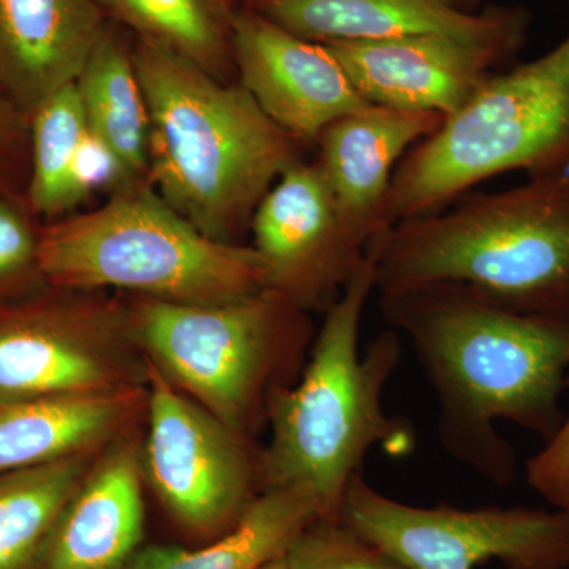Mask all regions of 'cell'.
Here are the masks:
<instances>
[{
	"mask_svg": "<svg viewBox=\"0 0 569 569\" xmlns=\"http://www.w3.org/2000/svg\"><path fill=\"white\" fill-rule=\"evenodd\" d=\"M134 69L149 118L148 181L183 219L217 241L252 222L298 141L241 84L138 40Z\"/></svg>",
	"mask_w": 569,
	"mask_h": 569,
	"instance_id": "cell-3",
	"label": "cell"
},
{
	"mask_svg": "<svg viewBox=\"0 0 569 569\" xmlns=\"http://www.w3.org/2000/svg\"><path fill=\"white\" fill-rule=\"evenodd\" d=\"M129 321L142 356L246 437L301 376L316 337L306 310L268 288L216 305L137 298Z\"/></svg>",
	"mask_w": 569,
	"mask_h": 569,
	"instance_id": "cell-7",
	"label": "cell"
},
{
	"mask_svg": "<svg viewBox=\"0 0 569 569\" xmlns=\"http://www.w3.org/2000/svg\"><path fill=\"white\" fill-rule=\"evenodd\" d=\"M250 227L266 288L306 312L335 305L367 257L317 162L290 164L258 204Z\"/></svg>",
	"mask_w": 569,
	"mask_h": 569,
	"instance_id": "cell-11",
	"label": "cell"
},
{
	"mask_svg": "<svg viewBox=\"0 0 569 569\" xmlns=\"http://www.w3.org/2000/svg\"><path fill=\"white\" fill-rule=\"evenodd\" d=\"M440 2L448 3V6L456 7V9H458V3L468 2V0H440Z\"/></svg>",
	"mask_w": 569,
	"mask_h": 569,
	"instance_id": "cell-28",
	"label": "cell"
},
{
	"mask_svg": "<svg viewBox=\"0 0 569 569\" xmlns=\"http://www.w3.org/2000/svg\"><path fill=\"white\" fill-rule=\"evenodd\" d=\"M100 451L0 475V569H39L63 508Z\"/></svg>",
	"mask_w": 569,
	"mask_h": 569,
	"instance_id": "cell-22",
	"label": "cell"
},
{
	"mask_svg": "<svg viewBox=\"0 0 569 569\" xmlns=\"http://www.w3.org/2000/svg\"><path fill=\"white\" fill-rule=\"evenodd\" d=\"M141 387L0 402V475L102 451L146 411Z\"/></svg>",
	"mask_w": 569,
	"mask_h": 569,
	"instance_id": "cell-18",
	"label": "cell"
},
{
	"mask_svg": "<svg viewBox=\"0 0 569 569\" xmlns=\"http://www.w3.org/2000/svg\"><path fill=\"white\" fill-rule=\"evenodd\" d=\"M40 274L62 290L216 305L266 288L252 246L217 241L164 203L149 182L127 183L96 211L40 236Z\"/></svg>",
	"mask_w": 569,
	"mask_h": 569,
	"instance_id": "cell-5",
	"label": "cell"
},
{
	"mask_svg": "<svg viewBox=\"0 0 569 569\" xmlns=\"http://www.w3.org/2000/svg\"><path fill=\"white\" fill-rule=\"evenodd\" d=\"M369 250L377 290L462 284L520 316L569 320V170L402 220Z\"/></svg>",
	"mask_w": 569,
	"mask_h": 569,
	"instance_id": "cell-4",
	"label": "cell"
},
{
	"mask_svg": "<svg viewBox=\"0 0 569 569\" xmlns=\"http://www.w3.org/2000/svg\"><path fill=\"white\" fill-rule=\"evenodd\" d=\"M146 385L129 306L99 291L0 309V402Z\"/></svg>",
	"mask_w": 569,
	"mask_h": 569,
	"instance_id": "cell-9",
	"label": "cell"
},
{
	"mask_svg": "<svg viewBox=\"0 0 569 569\" xmlns=\"http://www.w3.org/2000/svg\"><path fill=\"white\" fill-rule=\"evenodd\" d=\"M377 290L376 261L365 263L313 337L301 376L269 402V443L260 455L261 489H302L312 493L325 519L339 520L348 486L365 473L373 449L406 458L417 432L402 417L385 410V391L403 351L395 329L380 332L362 353L361 321Z\"/></svg>",
	"mask_w": 569,
	"mask_h": 569,
	"instance_id": "cell-2",
	"label": "cell"
},
{
	"mask_svg": "<svg viewBox=\"0 0 569 569\" xmlns=\"http://www.w3.org/2000/svg\"><path fill=\"white\" fill-rule=\"evenodd\" d=\"M288 569H408L340 520L320 519L284 553Z\"/></svg>",
	"mask_w": 569,
	"mask_h": 569,
	"instance_id": "cell-24",
	"label": "cell"
},
{
	"mask_svg": "<svg viewBox=\"0 0 569 569\" xmlns=\"http://www.w3.org/2000/svg\"><path fill=\"white\" fill-rule=\"evenodd\" d=\"M569 170V36L553 50L492 73L397 167L389 227L447 209L508 171Z\"/></svg>",
	"mask_w": 569,
	"mask_h": 569,
	"instance_id": "cell-6",
	"label": "cell"
},
{
	"mask_svg": "<svg viewBox=\"0 0 569 569\" xmlns=\"http://www.w3.org/2000/svg\"><path fill=\"white\" fill-rule=\"evenodd\" d=\"M323 509L302 489H264L212 545L200 549L148 546L127 569H258L288 552Z\"/></svg>",
	"mask_w": 569,
	"mask_h": 569,
	"instance_id": "cell-20",
	"label": "cell"
},
{
	"mask_svg": "<svg viewBox=\"0 0 569 569\" xmlns=\"http://www.w3.org/2000/svg\"><path fill=\"white\" fill-rule=\"evenodd\" d=\"M389 328L406 337L437 399L449 458L496 486L515 481L511 425L548 441L565 413L569 320L520 316L455 283L378 288Z\"/></svg>",
	"mask_w": 569,
	"mask_h": 569,
	"instance_id": "cell-1",
	"label": "cell"
},
{
	"mask_svg": "<svg viewBox=\"0 0 569 569\" xmlns=\"http://www.w3.org/2000/svg\"><path fill=\"white\" fill-rule=\"evenodd\" d=\"M142 456L132 433L99 452L52 530L39 569H127L144 535Z\"/></svg>",
	"mask_w": 569,
	"mask_h": 569,
	"instance_id": "cell-16",
	"label": "cell"
},
{
	"mask_svg": "<svg viewBox=\"0 0 569 569\" xmlns=\"http://www.w3.org/2000/svg\"><path fill=\"white\" fill-rule=\"evenodd\" d=\"M144 369V478L186 529L201 535L230 529L261 489V452L174 387L146 356Z\"/></svg>",
	"mask_w": 569,
	"mask_h": 569,
	"instance_id": "cell-10",
	"label": "cell"
},
{
	"mask_svg": "<svg viewBox=\"0 0 569 569\" xmlns=\"http://www.w3.org/2000/svg\"><path fill=\"white\" fill-rule=\"evenodd\" d=\"M337 519L408 569H569V512L425 508L385 496L358 475Z\"/></svg>",
	"mask_w": 569,
	"mask_h": 569,
	"instance_id": "cell-8",
	"label": "cell"
},
{
	"mask_svg": "<svg viewBox=\"0 0 569 569\" xmlns=\"http://www.w3.org/2000/svg\"><path fill=\"white\" fill-rule=\"evenodd\" d=\"M250 2H252V0H250Z\"/></svg>",
	"mask_w": 569,
	"mask_h": 569,
	"instance_id": "cell-29",
	"label": "cell"
},
{
	"mask_svg": "<svg viewBox=\"0 0 569 569\" xmlns=\"http://www.w3.org/2000/svg\"><path fill=\"white\" fill-rule=\"evenodd\" d=\"M86 122L126 183L149 182V118L133 52L107 29L74 81Z\"/></svg>",
	"mask_w": 569,
	"mask_h": 569,
	"instance_id": "cell-21",
	"label": "cell"
},
{
	"mask_svg": "<svg viewBox=\"0 0 569 569\" xmlns=\"http://www.w3.org/2000/svg\"><path fill=\"white\" fill-rule=\"evenodd\" d=\"M250 9L317 43L445 36L512 58L522 47L527 14H475L440 0H252Z\"/></svg>",
	"mask_w": 569,
	"mask_h": 569,
	"instance_id": "cell-13",
	"label": "cell"
},
{
	"mask_svg": "<svg viewBox=\"0 0 569 569\" xmlns=\"http://www.w3.org/2000/svg\"><path fill=\"white\" fill-rule=\"evenodd\" d=\"M362 99L396 110L451 114L481 88L500 52L445 36L328 43Z\"/></svg>",
	"mask_w": 569,
	"mask_h": 569,
	"instance_id": "cell-14",
	"label": "cell"
},
{
	"mask_svg": "<svg viewBox=\"0 0 569 569\" xmlns=\"http://www.w3.org/2000/svg\"><path fill=\"white\" fill-rule=\"evenodd\" d=\"M104 31L97 0H0V88L36 111L77 81Z\"/></svg>",
	"mask_w": 569,
	"mask_h": 569,
	"instance_id": "cell-17",
	"label": "cell"
},
{
	"mask_svg": "<svg viewBox=\"0 0 569 569\" xmlns=\"http://www.w3.org/2000/svg\"><path fill=\"white\" fill-rule=\"evenodd\" d=\"M433 112L369 104L318 138L320 164L348 230L369 249L388 231V204L397 167L443 122Z\"/></svg>",
	"mask_w": 569,
	"mask_h": 569,
	"instance_id": "cell-15",
	"label": "cell"
},
{
	"mask_svg": "<svg viewBox=\"0 0 569 569\" xmlns=\"http://www.w3.org/2000/svg\"><path fill=\"white\" fill-rule=\"evenodd\" d=\"M138 39L200 67L217 80L233 62V18L227 0H97Z\"/></svg>",
	"mask_w": 569,
	"mask_h": 569,
	"instance_id": "cell-23",
	"label": "cell"
},
{
	"mask_svg": "<svg viewBox=\"0 0 569 569\" xmlns=\"http://www.w3.org/2000/svg\"><path fill=\"white\" fill-rule=\"evenodd\" d=\"M32 114L29 197L37 212L58 216L69 211L103 182L114 190L127 186L89 132L74 82L48 97Z\"/></svg>",
	"mask_w": 569,
	"mask_h": 569,
	"instance_id": "cell-19",
	"label": "cell"
},
{
	"mask_svg": "<svg viewBox=\"0 0 569 569\" xmlns=\"http://www.w3.org/2000/svg\"><path fill=\"white\" fill-rule=\"evenodd\" d=\"M231 41L239 84L298 141H317L331 123L370 104L326 44L253 9L234 13Z\"/></svg>",
	"mask_w": 569,
	"mask_h": 569,
	"instance_id": "cell-12",
	"label": "cell"
},
{
	"mask_svg": "<svg viewBox=\"0 0 569 569\" xmlns=\"http://www.w3.org/2000/svg\"><path fill=\"white\" fill-rule=\"evenodd\" d=\"M258 569H288V565H287V560H284V556H283V557H280V559L271 561V563L264 565V567H261Z\"/></svg>",
	"mask_w": 569,
	"mask_h": 569,
	"instance_id": "cell-27",
	"label": "cell"
},
{
	"mask_svg": "<svg viewBox=\"0 0 569 569\" xmlns=\"http://www.w3.org/2000/svg\"><path fill=\"white\" fill-rule=\"evenodd\" d=\"M39 246L24 216L0 200V287L39 269Z\"/></svg>",
	"mask_w": 569,
	"mask_h": 569,
	"instance_id": "cell-26",
	"label": "cell"
},
{
	"mask_svg": "<svg viewBox=\"0 0 569 569\" xmlns=\"http://www.w3.org/2000/svg\"><path fill=\"white\" fill-rule=\"evenodd\" d=\"M569 389V372L567 377ZM527 482L556 509L569 512V413L545 447L526 463Z\"/></svg>",
	"mask_w": 569,
	"mask_h": 569,
	"instance_id": "cell-25",
	"label": "cell"
}]
</instances>
